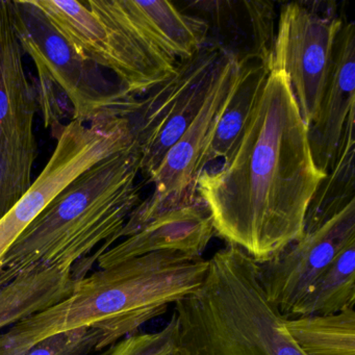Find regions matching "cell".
<instances>
[{"mask_svg": "<svg viewBox=\"0 0 355 355\" xmlns=\"http://www.w3.org/2000/svg\"><path fill=\"white\" fill-rule=\"evenodd\" d=\"M167 355H182L180 354V350H175V351H173V352H171V353H169V354H167Z\"/></svg>", "mask_w": 355, "mask_h": 355, "instance_id": "7402d4cb", "label": "cell"}, {"mask_svg": "<svg viewBox=\"0 0 355 355\" xmlns=\"http://www.w3.org/2000/svg\"><path fill=\"white\" fill-rule=\"evenodd\" d=\"M286 327L305 355H355V309L288 318Z\"/></svg>", "mask_w": 355, "mask_h": 355, "instance_id": "d6986e66", "label": "cell"}, {"mask_svg": "<svg viewBox=\"0 0 355 355\" xmlns=\"http://www.w3.org/2000/svg\"><path fill=\"white\" fill-rule=\"evenodd\" d=\"M178 349V324L173 313L159 331L135 334L105 349L101 355H167Z\"/></svg>", "mask_w": 355, "mask_h": 355, "instance_id": "44dd1931", "label": "cell"}, {"mask_svg": "<svg viewBox=\"0 0 355 355\" xmlns=\"http://www.w3.org/2000/svg\"><path fill=\"white\" fill-rule=\"evenodd\" d=\"M58 32L87 61L107 69L134 97L173 76L180 62L153 40L137 0H36Z\"/></svg>", "mask_w": 355, "mask_h": 355, "instance_id": "5b68a950", "label": "cell"}, {"mask_svg": "<svg viewBox=\"0 0 355 355\" xmlns=\"http://www.w3.org/2000/svg\"><path fill=\"white\" fill-rule=\"evenodd\" d=\"M136 140L64 189L16 240L0 265V329L67 299L141 202Z\"/></svg>", "mask_w": 355, "mask_h": 355, "instance_id": "7a4b0ae2", "label": "cell"}, {"mask_svg": "<svg viewBox=\"0 0 355 355\" xmlns=\"http://www.w3.org/2000/svg\"><path fill=\"white\" fill-rule=\"evenodd\" d=\"M355 241V201L302 236L268 263H259L266 296L282 315L293 307L349 243Z\"/></svg>", "mask_w": 355, "mask_h": 355, "instance_id": "7c38bea8", "label": "cell"}, {"mask_svg": "<svg viewBox=\"0 0 355 355\" xmlns=\"http://www.w3.org/2000/svg\"><path fill=\"white\" fill-rule=\"evenodd\" d=\"M342 24L329 3L325 10L315 3H286L280 10L270 70L286 73L307 128L317 118Z\"/></svg>", "mask_w": 355, "mask_h": 355, "instance_id": "30bf717a", "label": "cell"}, {"mask_svg": "<svg viewBox=\"0 0 355 355\" xmlns=\"http://www.w3.org/2000/svg\"><path fill=\"white\" fill-rule=\"evenodd\" d=\"M209 261L178 252H155L99 269L76 280L65 300L26 318L0 334V355H26L61 332L93 327L107 348L168 307L198 290Z\"/></svg>", "mask_w": 355, "mask_h": 355, "instance_id": "3957f363", "label": "cell"}, {"mask_svg": "<svg viewBox=\"0 0 355 355\" xmlns=\"http://www.w3.org/2000/svg\"><path fill=\"white\" fill-rule=\"evenodd\" d=\"M355 109L349 113L338 157L331 171L315 191L305 216V227H313L342 211L355 201Z\"/></svg>", "mask_w": 355, "mask_h": 355, "instance_id": "e0dca14e", "label": "cell"}, {"mask_svg": "<svg viewBox=\"0 0 355 355\" xmlns=\"http://www.w3.org/2000/svg\"><path fill=\"white\" fill-rule=\"evenodd\" d=\"M174 313L182 355H305L268 300L259 263L234 245L209 259L205 282Z\"/></svg>", "mask_w": 355, "mask_h": 355, "instance_id": "277c9868", "label": "cell"}, {"mask_svg": "<svg viewBox=\"0 0 355 355\" xmlns=\"http://www.w3.org/2000/svg\"><path fill=\"white\" fill-rule=\"evenodd\" d=\"M269 71V67L259 62H251L243 66L238 87L218 123L215 136L201 161L200 175L211 162L224 159L240 138Z\"/></svg>", "mask_w": 355, "mask_h": 355, "instance_id": "ac0fdd59", "label": "cell"}, {"mask_svg": "<svg viewBox=\"0 0 355 355\" xmlns=\"http://www.w3.org/2000/svg\"><path fill=\"white\" fill-rule=\"evenodd\" d=\"M224 55L218 45L207 41L141 101L132 124L140 153V173L146 182H151L168 151L200 111Z\"/></svg>", "mask_w": 355, "mask_h": 355, "instance_id": "9c48e42d", "label": "cell"}, {"mask_svg": "<svg viewBox=\"0 0 355 355\" xmlns=\"http://www.w3.org/2000/svg\"><path fill=\"white\" fill-rule=\"evenodd\" d=\"M213 219L199 193L149 220L97 257L99 269L155 252L202 257L215 234Z\"/></svg>", "mask_w": 355, "mask_h": 355, "instance_id": "4fadbf2b", "label": "cell"}, {"mask_svg": "<svg viewBox=\"0 0 355 355\" xmlns=\"http://www.w3.org/2000/svg\"><path fill=\"white\" fill-rule=\"evenodd\" d=\"M55 138L57 144L44 169L0 219V265L22 232L64 189L135 141L132 117L116 114L101 116L88 123L72 120Z\"/></svg>", "mask_w": 355, "mask_h": 355, "instance_id": "52a82bcc", "label": "cell"}, {"mask_svg": "<svg viewBox=\"0 0 355 355\" xmlns=\"http://www.w3.org/2000/svg\"><path fill=\"white\" fill-rule=\"evenodd\" d=\"M355 109V26L343 20L319 112L307 138L315 165L327 175L338 157L349 113Z\"/></svg>", "mask_w": 355, "mask_h": 355, "instance_id": "9a60e30c", "label": "cell"}, {"mask_svg": "<svg viewBox=\"0 0 355 355\" xmlns=\"http://www.w3.org/2000/svg\"><path fill=\"white\" fill-rule=\"evenodd\" d=\"M245 64L225 53L209 94L196 117L168 151L151 182L155 192L141 200L137 209L145 216L166 211L197 190L200 165L230 103Z\"/></svg>", "mask_w": 355, "mask_h": 355, "instance_id": "8fae6325", "label": "cell"}, {"mask_svg": "<svg viewBox=\"0 0 355 355\" xmlns=\"http://www.w3.org/2000/svg\"><path fill=\"white\" fill-rule=\"evenodd\" d=\"M13 12L22 51L33 60L38 73L39 110L53 137L66 119L88 123L101 116L136 114L141 101L107 80L101 67L80 57L36 0L13 1Z\"/></svg>", "mask_w": 355, "mask_h": 355, "instance_id": "8992f818", "label": "cell"}, {"mask_svg": "<svg viewBox=\"0 0 355 355\" xmlns=\"http://www.w3.org/2000/svg\"><path fill=\"white\" fill-rule=\"evenodd\" d=\"M107 349L105 336L96 328L80 327L37 343L26 355H88Z\"/></svg>", "mask_w": 355, "mask_h": 355, "instance_id": "ffe728a7", "label": "cell"}, {"mask_svg": "<svg viewBox=\"0 0 355 355\" xmlns=\"http://www.w3.org/2000/svg\"><path fill=\"white\" fill-rule=\"evenodd\" d=\"M184 12L205 21L207 40L242 64L259 62L270 69L276 31L274 3L265 0L187 1Z\"/></svg>", "mask_w": 355, "mask_h": 355, "instance_id": "5bb4252c", "label": "cell"}, {"mask_svg": "<svg viewBox=\"0 0 355 355\" xmlns=\"http://www.w3.org/2000/svg\"><path fill=\"white\" fill-rule=\"evenodd\" d=\"M349 309H355V241L338 252L288 318L331 315Z\"/></svg>", "mask_w": 355, "mask_h": 355, "instance_id": "2e32d148", "label": "cell"}, {"mask_svg": "<svg viewBox=\"0 0 355 355\" xmlns=\"http://www.w3.org/2000/svg\"><path fill=\"white\" fill-rule=\"evenodd\" d=\"M24 55L13 1L0 0V219L32 186L38 155V99Z\"/></svg>", "mask_w": 355, "mask_h": 355, "instance_id": "ba28073f", "label": "cell"}, {"mask_svg": "<svg viewBox=\"0 0 355 355\" xmlns=\"http://www.w3.org/2000/svg\"><path fill=\"white\" fill-rule=\"evenodd\" d=\"M307 132L286 73L270 70L240 138L221 166L205 170L197 182L216 234L259 263L302 236L326 178Z\"/></svg>", "mask_w": 355, "mask_h": 355, "instance_id": "6da1fadb", "label": "cell"}]
</instances>
